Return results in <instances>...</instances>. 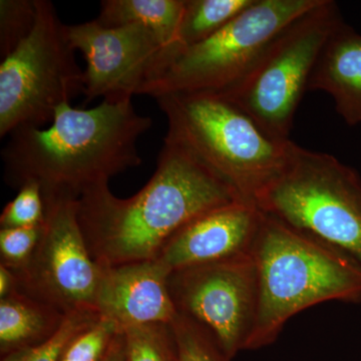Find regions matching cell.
<instances>
[{"label":"cell","mask_w":361,"mask_h":361,"mask_svg":"<svg viewBox=\"0 0 361 361\" xmlns=\"http://www.w3.org/2000/svg\"><path fill=\"white\" fill-rule=\"evenodd\" d=\"M243 202L174 142L165 140L154 175L128 199L109 183L78 199V218L92 259L101 267L156 260L169 240L199 216Z\"/></svg>","instance_id":"1"},{"label":"cell","mask_w":361,"mask_h":361,"mask_svg":"<svg viewBox=\"0 0 361 361\" xmlns=\"http://www.w3.org/2000/svg\"><path fill=\"white\" fill-rule=\"evenodd\" d=\"M153 125L132 99L94 108L59 106L49 127H21L1 151L4 180L18 190L35 183L47 198L78 200L92 188L142 165L137 141Z\"/></svg>","instance_id":"2"},{"label":"cell","mask_w":361,"mask_h":361,"mask_svg":"<svg viewBox=\"0 0 361 361\" xmlns=\"http://www.w3.org/2000/svg\"><path fill=\"white\" fill-rule=\"evenodd\" d=\"M251 255L258 306L246 350L271 345L291 317L311 306L361 303L360 267L267 214L262 212Z\"/></svg>","instance_id":"3"},{"label":"cell","mask_w":361,"mask_h":361,"mask_svg":"<svg viewBox=\"0 0 361 361\" xmlns=\"http://www.w3.org/2000/svg\"><path fill=\"white\" fill-rule=\"evenodd\" d=\"M168 120L165 140L180 146L245 203L279 177L290 140L274 139L231 102L211 92L155 97Z\"/></svg>","instance_id":"4"},{"label":"cell","mask_w":361,"mask_h":361,"mask_svg":"<svg viewBox=\"0 0 361 361\" xmlns=\"http://www.w3.org/2000/svg\"><path fill=\"white\" fill-rule=\"evenodd\" d=\"M256 206L361 268V177L336 157L291 141L283 171Z\"/></svg>","instance_id":"5"},{"label":"cell","mask_w":361,"mask_h":361,"mask_svg":"<svg viewBox=\"0 0 361 361\" xmlns=\"http://www.w3.org/2000/svg\"><path fill=\"white\" fill-rule=\"evenodd\" d=\"M320 0H255L229 25L199 44L161 52L139 94H222L243 77L286 26Z\"/></svg>","instance_id":"6"},{"label":"cell","mask_w":361,"mask_h":361,"mask_svg":"<svg viewBox=\"0 0 361 361\" xmlns=\"http://www.w3.org/2000/svg\"><path fill=\"white\" fill-rule=\"evenodd\" d=\"M342 21L336 2L320 0L273 39L236 84L217 94L238 106L266 134L289 140L316 61Z\"/></svg>","instance_id":"7"},{"label":"cell","mask_w":361,"mask_h":361,"mask_svg":"<svg viewBox=\"0 0 361 361\" xmlns=\"http://www.w3.org/2000/svg\"><path fill=\"white\" fill-rule=\"evenodd\" d=\"M32 32L0 65V137L21 127L42 128L59 106L84 94L85 71L49 0H37Z\"/></svg>","instance_id":"8"},{"label":"cell","mask_w":361,"mask_h":361,"mask_svg":"<svg viewBox=\"0 0 361 361\" xmlns=\"http://www.w3.org/2000/svg\"><path fill=\"white\" fill-rule=\"evenodd\" d=\"M178 315L205 331L231 361L246 345L257 314V269L251 253L174 271L169 278Z\"/></svg>","instance_id":"9"},{"label":"cell","mask_w":361,"mask_h":361,"mask_svg":"<svg viewBox=\"0 0 361 361\" xmlns=\"http://www.w3.org/2000/svg\"><path fill=\"white\" fill-rule=\"evenodd\" d=\"M42 236L25 267L13 271L18 291L65 315L94 310L102 267L90 255L78 218V200L44 199Z\"/></svg>","instance_id":"10"},{"label":"cell","mask_w":361,"mask_h":361,"mask_svg":"<svg viewBox=\"0 0 361 361\" xmlns=\"http://www.w3.org/2000/svg\"><path fill=\"white\" fill-rule=\"evenodd\" d=\"M66 32L87 61L85 104L97 97L122 101L139 94L166 49L153 32L135 25L106 27L94 20L66 25Z\"/></svg>","instance_id":"11"},{"label":"cell","mask_w":361,"mask_h":361,"mask_svg":"<svg viewBox=\"0 0 361 361\" xmlns=\"http://www.w3.org/2000/svg\"><path fill=\"white\" fill-rule=\"evenodd\" d=\"M261 218L258 207L245 202L213 209L180 228L158 260L174 272L250 254Z\"/></svg>","instance_id":"12"},{"label":"cell","mask_w":361,"mask_h":361,"mask_svg":"<svg viewBox=\"0 0 361 361\" xmlns=\"http://www.w3.org/2000/svg\"><path fill=\"white\" fill-rule=\"evenodd\" d=\"M171 273L158 259L102 267L94 310L122 330L171 324L178 316L169 286Z\"/></svg>","instance_id":"13"},{"label":"cell","mask_w":361,"mask_h":361,"mask_svg":"<svg viewBox=\"0 0 361 361\" xmlns=\"http://www.w3.org/2000/svg\"><path fill=\"white\" fill-rule=\"evenodd\" d=\"M307 90L330 94L337 113L348 126L361 123V35L344 21L325 42Z\"/></svg>","instance_id":"14"},{"label":"cell","mask_w":361,"mask_h":361,"mask_svg":"<svg viewBox=\"0 0 361 361\" xmlns=\"http://www.w3.org/2000/svg\"><path fill=\"white\" fill-rule=\"evenodd\" d=\"M66 317L49 304L18 291L0 299L1 357L47 341L58 331Z\"/></svg>","instance_id":"15"},{"label":"cell","mask_w":361,"mask_h":361,"mask_svg":"<svg viewBox=\"0 0 361 361\" xmlns=\"http://www.w3.org/2000/svg\"><path fill=\"white\" fill-rule=\"evenodd\" d=\"M186 0H103L97 18L106 27L140 25L165 47L177 44Z\"/></svg>","instance_id":"16"},{"label":"cell","mask_w":361,"mask_h":361,"mask_svg":"<svg viewBox=\"0 0 361 361\" xmlns=\"http://www.w3.org/2000/svg\"><path fill=\"white\" fill-rule=\"evenodd\" d=\"M255 0H186L178 32L177 44H199L248 8Z\"/></svg>","instance_id":"17"},{"label":"cell","mask_w":361,"mask_h":361,"mask_svg":"<svg viewBox=\"0 0 361 361\" xmlns=\"http://www.w3.org/2000/svg\"><path fill=\"white\" fill-rule=\"evenodd\" d=\"M123 332V361H178L171 324L137 325Z\"/></svg>","instance_id":"18"},{"label":"cell","mask_w":361,"mask_h":361,"mask_svg":"<svg viewBox=\"0 0 361 361\" xmlns=\"http://www.w3.org/2000/svg\"><path fill=\"white\" fill-rule=\"evenodd\" d=\"M101 317L97 312L82 311L66 315L58 331L39 345L14 351L1 361H61L71 341Z\"/></svg>","instance_id":"19"},{"label":"cell","mask_w":361,"mask_h":361,"mask_svg":"<svg viewBox=\"0 0 361 361\" xmlns=\"http://www.w3.org/2000/svg\"><path fill=\"white\" fill-rule=\"evenodd\" d=\"M37 0L0 1V56H8L25 40L37 20Z\"/></svg>","instance_id":"20"},{"label":"cell","mask_w":361,"mask_h":361,"mask_svg":"<svg viewBox=\"0 0 361 361\" xmlns=\"http://www.w3.org/2000/svg\"><path fill=\"white\" fill-rule=\"evenodd\" d=\"M121 331L116 323L99 317L71 341L61 361H102Z\"/></svg>","instance_id":"21"},{"label":"cell","mask_w":361,"mask_h":361,"mask_svg":"<svg viewBox=\"0 0 361 361\" xmlns=\"http://www.w3.org/2000/svg\"><path fill=\"white\" fill-rule=\"evenodd\" d=\"M178 361H229L210 336L186 318L178 315L171 323Z\"/></svg>","instance_id":"22"},{"label":"cell","mask_w":361,"mask_h":361,"mask_svg":"<svg viewBox=\"0 0 361 361\" xmlns=\"http://www.w3.org/2000/svg\"><path fill=\"white\" fill-rule=\"evenodd\" d=\"M44 197L39 185L27 183L18 189L13 200L7 203L0 216V227L27 228L44 224Z\"/></svg>","instance_id":"23"},{"label":"cell","mask_w":361,"mask_h":361,"mask_svg":"<svg viewBox=\"0 0 361 361\" xmlns=\"http://www.w3.org/2000/svg\"><path fill=\"white\" fill-rule=\"evenodd\" d=\"M42 227L44 224L0 230V264L13 271L25 267L37 248Z\"/></svg>","instance_id":"24"},{"label":"cell","mask_w":361,"mask_h":361,"mask_svg":"<svg viewBox=\"0 0 361 361\" xmlns=\"http://www.w3.org/2000/svg\"><path fill=\"white\" fill-rule=\"evenodd\" d=\"M18 291V279L13 271L0 264V299L11 295Z\"/></svg>","instance_id":"25"},{"label":"cell","mask_w":361,"mask_h":361,"mask_svg":"<svg viewBox=\"0 0 361 361\" xmlns=\"http://www.w3.org/2000/svg\"><path fill=\"white\" fill-rule=\"evenodd\" d=\"M102 361H123V332H120L111 342L108 353Z\"/></svg>","instance_id":"26"}]
</instances>
